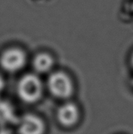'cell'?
<instances>
[{
    "label": "cell",
    "instance_id": "cell-6",
    "mask_svg": "<svg viewBox=\"0 0 133 134\" xmlns=\"http://www.w3.org/2000/svg\"><path fill=\"white\" fill-rule=\"evenodd\" d=\"M54 65L53 57L47 53L37 54L32 61V67L38 74H45L50 71Z\"/></svg>",
    "mask_w": 133,
    "mask_h": 134
},
{
    "label": "cell",
    "instance_id": "cell-7",
    "mask_svg": "<svg viewBox=\"0 0 133 134\" xmlns=\"http://www.w3.org/2000/svg\"><path fill=\"white\" fill-rule=\"evenodd\" d=\"M130 62H131V66L133 68V53H132V56H131V58H130Z\"/></svg>",
    "mask_w": 133,
    "mask_h": 134
},
{
    "label": "cell",
    "instance_id": "cell-3",
    "mask_svg": "<svg viewBox=\"0 0 133 134\" xmlns=\"http://www.w3.org/2000/svg\"><path fill=\"white\" fill-rule=\"evenodd\" d=\"M27 63L25 52L16 47L5 49L0 56V66L8 73H16L24 68Z\"/></svg>",
    "mask_w": 133,
    "mask_h": 134
},
{
    "label": "cell",
    "instance_id": "cell-5",
    "mask_svg": "<svg viewBox=\"0 0 133 134\" xmlns=\"http://www.w3.org/2000/svg\"><path fill=\"white\" fill-rule=\"evenodd\" d=\"M56 118L62 126L66 128L74 127L80 119L79 108L74 103L67 102L58 108Z\"/></svg>",
    "mask_w": 133,
    "mask_h": 134
},
{
    "label": "cell",
    "instance_id": "cell-8",
    "mask_svg": "<svg viewBox=\"0 0 133 134\" xmlns=\"http://www.w3.org/2000/svg\"><path fill=\"white\" fill-rule=\"evenodd\" d=\"M132 82H133V81H132Z\"/></svg>",
    "mask_w": 133,
    "mask_h": 134
},
{
    "label": "cell",
    "instance_id": "cell-1",
    "mask_svg": "<svg viewBox=\"0 0 133 134\" xmlns=\"http://www.w3.org/2000/svg\"><path fill=\"white\" fill-rule=\"evenodd\" d=\"M43 90L41 79L33 73L26 74L21 77L16 86L18 97L26 104H34L40 100Z\"/></svg>",
    "mask_w": 133,
    "mask_h": 134
},
{
    "label": "cell",
    "instance_id": "cell-2",
    "mask_svg": "<svg viewBox=\"0 0 133 134\" xmlns=\"http://www.w3.org/2000/svg\"><path fill=\"white\" fill-rule=\"evenodd\" d=\"M49 93L56 98L61 100L69 99L74 93V86L71 77L63 71L52 73L47 81Z\"/></svg>",
    "mask_w": 133,
    "mask_h": 134
},
{
    "label": "cell",
    "instance_id": "cell-4",
    "mask_svg": "<svg viewBox=\"0 0 133 134\" xmlns=\"http://www.w3.org/2000/svg\"><path fill=\"white\" fill-rule=\"evenodd\" d=\"M45 124L36 115L25 114L18 121V134H45Z\"/></svg>",
    "mask_w": 133,
    "mask_h": 134
}]
</instances>
